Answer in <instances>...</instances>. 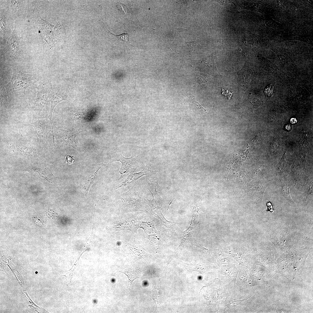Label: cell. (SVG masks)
I'll return each instance as SVG.
<instances>
[{"instance_id": "6da1fadb", "label": "cell", "mask_w": 313, "mask_h": 313, "mask_svg": "<svg viewBox=\"0 0 313 313\" xmlns=\"http://www.w3.org/2000/svg\"><path fill=\"white\" fill-rule=\"evenodd\" d=\"M12 69L11 79L7 84L3 85L7 93L10 94L16 92L21 91L25 95L26 88L34 85L37 80L32 74L23 73L15 67Z\"/></svg>"}, {"instance_id": "7a4b0ae2", "label": "cell", "mask_w": 313, "mask_h": 313, "mask_svg": "<svg viewBox=\"0 0 313 313\" xmlns=\"http://www.w3.org/2000/svg\"><path fill=\"white\" fill-rule=\"evenodd\" d=\"M54 135L58 145H68L76 148L77 147L76 137L81 132L73 130H63L54 127Z\"/></svg>"}, {"instance_id": "3957f363", "label": "cell", "mask_w": 313, "mask_h": 313, "mask_svg": "<svg viewBox=\"0 0 313 313\" xmlns=\"http://www.w3.org/2000/svg\"><path fill=\"white\" fill-rule=\"evenodd\" d=\"M50 124L53 132V126L48 119H38L33 123L26 125L34 128L35 133L39 138V145L40 146L46 147L48 145L47 139L48 135L51 131Z\"/></svg>"}, {"instance_id": "277c9868", "label": "cell", "mask_w": 313, "mask_h": 313, "mask_svg": "<svg viewBox=\"0 0 313 313\" xmlns=\"http://www.w3.org/2000/svg\"><path fill=\"white\" fill-rule=\"evenodd\" d=\"M50 86L45 81H40L36 86L37 94L34 105V109L41 112L47 106L50 91Z\"/></svg>"}, {"instance_id": "5b68a950", "label": "cell", "mask_w": 313, "mask_h": 313, "mask_svg": "<svg viewBox=\"0 0 313 313\" xmlns=\"http://www.w3.org/2000/svg\"><path fill=\"white\" fill-rule=\"evenodd\" d=\"M114 161H119L121 163V166L119 171L120 174L119 179L122 178L126 174L129 172H132L134 171L139 166V163L136 160L135 156L126 158L120 154L119 155Z\"/></svg>"}, {"instance_id": "8992f818", "label": "cell", "mask_w": 313, "mask_h": 313, "mask_svg": "<svg viewBox=\"0 0 313 313\" xmlns=\"http://www.w3.org/2000/svg\"><path fill=\"white\" fill-rule=\"evenodd\" d=\"M67 96L63 91L59 90L56 91L52 95L51 99V106L50 112L48 117V119L52 122V117L54 109L56 106L59 102L67 100Z\"/></svg>"}, {"instance_id": "52a82bcc", "label": "cell", "mask_w": 313, "mask_h": 313, "mask_svg": "<svg viewBox=\"0 0 313 313\" xmlns=\"http://www.w3.org/2000/svg\"><path fill=\"white\" fill-rule=\"evenodd\" d=\"M0 113L8 117L11 114V110L9 104L6 90L3 86L0 87Z\"/></svg>"}, {"instance_id": "ba28073f", "label": "cell", "mask_w": 313, "mask_h": 313, "mask_svg": "<svg viewBox=\"0 0 313 313\" xmlns=\"http://www.w3.org/2000/svg\"><path fill=\"white\" fill-rule=\"evenodd\" d=\"M150 164H148L140 172L135 173H132L129 175L127 179L121 184L115 187V189H117L123 186H125L131 183H133L135 181L138 179L139 178L144 175L149 174L151 172L149 170V168L151 166Z\"/></svg>"}, {"instance_id": "9c48e42d", "label": "cell", "mask_w": 313, "mask_h": 313, "mask_svg": "<svg viewBox=\"0 0 313 313\" xmlns=\"http://www.w3.org/2000/svg\"><path fill=\"white\" fill-rule=\"evenodd\" d=\"M100 168H99L94 173L89 177L88 179L83 184V187L85 192V196L87 195L90 186L94 182L95 178L97 175L98 171Z\"/></svg>"}, {"instance_id": "30bf717a", "label": "cell", "mask_w": 313, "mask_h": 313, "mask_svg": "<svg viewBox=\"0 0 313 313\" xmlns=\"http://www.w3.org/2000/svg\"><path fill=\"white\" fill-rule=\"evenodd\" d=\"M146 294L152 298L157 305L160 300V297L155 286L152 290L148 292Z\"/></svg>"}, {"instance_id": "8fae6325", "label": "cell", "mask_w": 313, "mask_h": 313, "mask_svg": "<svg viewBox=\"0 0 313 313\" xmlns=\"http://www.w3.org/2000/svg\"><path fill=\"white\" fill-rule=\"evenodd\" d=\"M185 266L188 270L190 271H196L199 272H204L205 268L204 267L196 266L189 264H185Z\"/></svg>"}, {"instance_id": "7c38bea8", "label": "cell", "mask_w": 313, "mask_h": 313, "mask_svg": "<svg viewBox=\"0 0 313 313\" xmlns=\"http://www.w3.org/2000/svg\"><path fill=\"white\" fill-rule=\"evenodd\" d=\"M125 274L127 277L128 280V283L127 286V288L129 289L131 287L133 281L139 277L136 276L128 272H122Z\"/></svg>"}, {"instance_id": "4fadbf2b", "label": "cell", "mask_w": 313, "mask_h": 313, "mask_svg": "<svg viewBox=\"0 0 313 313\" xmlns=\"http://www.w3.org/2000/svg\"><path fill=\"white\" fill-rule=\"evenodd\" d=\"M282 194L291 203H293V201L292 199L290 194L289 188H288L282 187Z\"/></svg>"}, {"instance_id": "5bb4252c", "label": "cell", "mask_w": 313, "mask_h": 313, "mask_svg": "<svg viewBox=\"0 0 313 313\" xmlns=\"http://www.w3.org/2000/svg\"><path fill=\"white\" fill-rule=\"evenodd\" d=\"M227 299L226 302L228 304V305L230 307L235 306L238 305H240L243 301L242 300H236L229 298H227Z\"/></svg>"}, {"instance_id": "9a60e30c", "label": "cell", "mask_w": 313, "mask_h": 313, "mask_svg": "<svg viewBox=\"0 0 313 313\" xmlns=\"http://www.w3.org/2000/svg\"><path fill=\"white\" fill-rule=\"evenodd\" d=\"M274 86L272 84L267 85L265 89L264 92L267 97H270L273 94L274 91Z\"/></svg>"}, {"instance_id": "2e32d148", "label": "cell", "mask_w": 313, "mask_h": 313, "mask_svg": "<svg viewBox=\"0 0 313 313\" xmlns=\"http://www.w3.org/2000/svg\"><path fill=\"white\" fill-rule=\"evenodd\" d=\"M118 39L123 41H129V35L126 33H123L120 35H116Z\"/></svg>"}, {"instance_id": "e0dca14e", "label": "cell", "mask_w": 313, "mask_h": 313, "mask_svg": "<svg viewBox=\"0 0 313 313\" xmlns=\"http://www.w3.org/2000/svg\"><path fill=\"white\" fill-rule=\"evenodd\" d=\"M232 93L228 90H225L222 88V95L225 96L228 99H230L232 96Z\"/></svg>"}, {"instance_id": "ac0fdd59", "label": "cell", "mask_w": 313, "mask_h": 313, "mask_svg": "<svg viewBox=\"0 0 313 313\" xmlns=\"http://www.w3.org/2000/svg\"><path fill=\"white\" fill-rule=\"evenodd\" d=\"M72 268L70 270L68 271V272L65 275H64L65 276L67 280L69 281L70 282L71 279L72 277L73 271L74 270V268Z\"/></svg>"}, {"instance_id": "d6986e66", "label": "cell", "mask_w": 313, "mask_h": 313, "mask_svg": "<svg viewBox=\"0 0 313 313\" xmlns=\"http://www.w3.org/2000/svg\"><path fill=\"white\" fill-rule=\"evenodd\" d=\"M73 156H70V155H67L65 157V161L68 164H71L72 162H74L75 159L73 158Z\"/></svg>"}, {"instance_id": "ffe728a7", "label": "cell", "mask_w": 313, "mask_h": 313, "mask_svg": "<svg viewBox=\"0 0 313 313\" xmlns=\"http://www.w3.org/2000/svg\"><path fill=\"white\" fill-rule=\"evenodd\" d=\"M34 223L39 226H43L45 225L43 222L37 216L34 218Z\"/></svg>"}, {"instance_id": "44dd1931", "label": "cell", "mask_w": 313, "mask_h": 313, "mask_svg": "<svg viewBox=\"0 0 313 313\" xmlns=\"http://www.w3.org/2000/svg\"><path fill=\"white\" fill-rule=\"evenodd\" d=\"M267 211L273 212L274 211V208L272 204L270 202H267Z\"/></svg>"}, {"instance_id": "7402d4cb", "label": "cell", "mask_w": 313, "mask_h": 313, "mask_svg": "<svg viewBox=\"0 0 313 313\" xmlns=\"http://www.w3.org/2000/svg\"><path fill=\"white\" fill-rule=\"evenodd\" d=\"M296 120L294 118H292L291 119V122L292 123H296Z\"/></svg>"}]
</instances>
